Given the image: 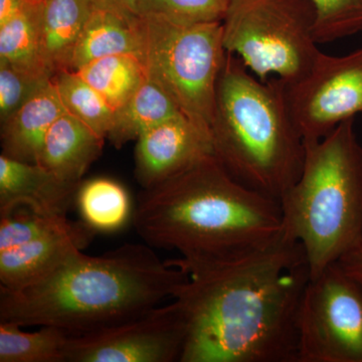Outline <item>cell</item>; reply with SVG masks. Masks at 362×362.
<instances>
[{
	"instance_id": "obj_1",
	"label": "cell",
	"mask_w": 362,
	"mask_h": 362,
	"mask_svg": "<svg viewBox=\"0 0 362 362\" xmlns=\"http://www.w3.org/2000/svg\"><path fill=\"white\" fill-rule=\"evenodd\" d=\"M310 269L283 238L252 258L189 273L176 294L187 319L181 362H297V316Z\"/></svg>"
},
{
	"instance_id": "obj_2",
	"label": "cell",
	"mask_w": 362,
	"mask_h": 362,
	"mask_svg": "<svg viewBox=\"0 0 362 362\" xmlns=\"http://www.w3.org/2000/svg\"><path fill=\"white\" fill-rule=\"evenodd\" d=\"M145 244L175 250L188 274L239 263L284 238L280 202L233 180L214 154L140 195L132 216Z\"/></svg>"
},
{
	"instance_id": "obj_3",
	"label": "cell",
	"mask_w": 362,
	"mask_h": 362,
	"mask_svg": "<svg viewBox=\"0 0 362 362\" xmlns=\"http://www.w3.org/2000/svg\"><path fill=\"white\" fill-rule=\"evenodd\" d=\"M188 280L187 271L162 261L147 244H124L100 256L80 251L37 284L21 291L0 287V322L88 334L156 308Z\"/></svg>"
},
{
	"instance_id": "obj_4",
	"label": "cell",
	"mask_w": 362,
	"mask_h": 362,
	"mask_svg": "<svg viewBox=\"0 0 362 362\" xmlns=\"http://www.w3.org/2000/svg\"><path fill=\"white\" fill-rule=\"evenodd\" d=\"M249 71L226 52L211 124L214 156L233 180L280 202L301 175L305 144L288 108L285 83L262 81Z\"/></svg>"
},
{
	"instance_id": "obj_5",
	"label": "cell",
	"mask_w": 362,
	"mask_h": 362,
	"mask_svg": "<svg viewBox=\"0 0 362 362\" xmlns=\"http://www.w3.org/2000/svg\"><path fill=\"white\" fill-rule=\"evenodd\" d=\"M280 204L285 235L303 247L310 278L362 247V145L354 118L305 143L301 175Z\"/></svg>"
},
{
	"instance_id": "obj_6",
	"label": "cell",
	"mask_w": 362,
	"mask_h": 362,
	"mask_svg": "<svg viewBox=\"0 0 362 362\" xmlns=\"http://www.w3.org/2000/svg\"><path fill=\"white\" fill-rule=\"evenodd\" d=\"M315 23L311 0H228L221 21L223 45L259 80L276 75L292 84L321 54Z\"/></svg>"
},
{
	"instance_id": "obj_7",
	"label": "cell",
	"mask_w": 362,
	"mask_h": 362,
	"mask_svg": "<svg viewBox=\"0 0 362 362\" xmlns=\"http://www.w3.org/2000/svg\"><path fill=\"white\" fill-rule=\"evenodd\" d=\"M147 78L190 120L211 131L216 85L226 51L221 21L183 23L141 16Z\"/></svg>"
},
{
	"instance_id": "obj_8",
	"label": "cell",
	"mask_w": 362,
	"mask_h": 362,
	"mask_svg": "<svg viewBox=\"0 0 362 362\" xmlns=\"http://www.w3.org/2000/svg\"><path fill=\"white\" fill-rule=\"evenodd\" d=\"M297 334V362H362V284L338 262L309 279Z\"/></svg>"
},
{
	"instance_id": "obj_9",
	"label": "cell",
	"mask_w": 362,
	"mask_h": 362,
	"mask_svg": "<svg viewBox=\"0 0 362 362\" xmlns=\"http://www.w3.org/2000/svg\"><path fill=\"white\" fill-rule=\"evenodd\" d=\"M285 93L304 144L319 141L362 113V47L345 56L321 52L305 77L285 83Z\"/></svg>"
},
{
	"instance_id": "obj_10",
	"label": "cell",
	"mask_w": 362,
	"mask_h": 362,
	"mask_svg": "<svg viewBox=\"0 0 362 362\" xmlns=\"http://www.w3.org/2000/svg\"><path fill=\"white\" fill-rule=\"evenodd\" d=\"M187 333L185 312L175 299L113 327L71 337L66 362L180 361Z\"/></svg>"
},
{
	"instance_id": "obj_11",
	"label": "cell",
	"mask_w": 362,
	"mask_h": 362,
	"mask_svg": "<svg viewBox=\"0 0 362 362\" xmlns=\"http://www.w3.org/2000/svg\"><path fill=\"white\" fill-rule=\"evenodd\" d=\"M214 154L211 131L185 115L145 131L136 140L135 175L144 189Z\"/></svg>"
},
{
	"instance_id": "obj_12",
	"label": "cell",
	"mask_w": 362,
	"mask_h": 362,
	"mask_svg": "<svg viewBox=\"0 0 362 362\" xmlns=\"http://www.w3.org/2000/svg\"><path fill=\"white\" fill-rule=\"evenodd\" d=\"M96 233L76 221L65 230L0 252V287L21 291L37 284L82 251Z\"/></svg>"
},
{
	"instance_id": "obj_13",
	"label": "cell",
	"mask_w": 362,
	"mask_h": 362,
	"mask_svg": "<svg viewBox=\"0 0 362 362\" xmlns=\"http://www.w3.org/2000/svg\"><path fill=\"white\" fill-rule=\"evenodd\" d=\"M78 187L40 164L0 156V207L25 204L42 213L66 216Z\"/></svg>"
},
{
	"instance_id": "obj_14",
	"label": "cell",
	"mask_w": 362,
	"mask_h": 362,
	"mask_svg": "<svg viewBox=\"0 0 362 362\" xmlns=\"http://www.w3.org/2000/svg\"><path fill=\"white\" fill-rule=\"evenodd\" d=\"M143 49L142 18L121 11L107 0H99L76 45L71 71L112 54H138L143 57Z\"/></svg>"
},
{
	"instance_id": "obj_15",
	"label": "cell",
	"mask_w": 362,
	"mask_h": 362,
	"mask_svg": "<svg viewBox=\"0 0 362 362\" xmlns=\"http://www.w3.org/2000/svg\"><path fill=\"white\" fill-rule=\"evenodd\" d=\"M104 140L66 112L47 131L35 163L59 180L80 185L88 169L101 156Z\"/></svg>"
},
{
	"instance_id": "obj_16",
	"label": "cell",
	"mask_w": 362,
	"mask_h": 362,
	"mask_svg": "<svg viewBox=\"0 0 362 362\" xmlns=\"http://www.w3.org/2000/svg\"><path fill=\"white\" fill-rule=\"evenodd\" d=\"M66 112L51 80L1 123L2 154L35 163L47 131Z\"/></svg>"
},
{
	"instance_id": "obj_17",
	"label": "cell",
	"mask_w": 362,
	"mask_h": 362,
	"mask_svg": "<svg viewBox=\"0 0 362 362\" xmlns=\"http://www.w3.org/2000/svg\"><path fill=\"white\" fill-rule=\"evenodd\" d=\"M99 0H44L42 56L52 76L71 70L74 51Z\"/></svg>"
},
{
	"instance_id": "obj_18",
	"label": "cell",
	"mask_w": 362,
	"mask_h": 362,
	"mask_svg": "<svg viewBox=\"0 0 362 362\" xmlns=\"http://www.w3.org/2000/svg\"><path fill=\"white\" fill-rule=\"evenodd\" d=\"M180 115L185 114L168 93L147 78L130 99L115 111L107 139L121 147L137 140L145 131Z\"/></svg>"
},
{
	"instance_id": "obj_19",
	"label": "cell",
	"mask_w": 362,
	"mask_h": 362,
	"mask_svg": "<svg viewBox=\"0 0 362 362\" xmlns=\"http://www.w3.org/2000/svg\"><path fill=\"white\" fill-rule=\"evenodd\" d=\"M44 0H32L11 20L0 25V64L52 77L42 56Z\"/></svg>"
},
{
	"instance_id": "obj_20",
	"label": "cell",
	"mask_w": 362,
	"mask_h": 362,
	"mask_svg": "<svg viewBox=\"0 0 362 362\" xmlns=\"http://www.w3.org/2000/svg\"><path fill=\"white\" fill-rule=\"evenodd\" d=\"M81 218L95 233L117 232L132 221L134 209L118 181L98 177L81 182L75 199Z\"/></svg>"
},
{
	"instance_id": "obj_21",
	"label": "cell",
	"mask_w": 362,
	"mask_h": 362,
	"mask_svg": "<svg viewBox=\"0 0 362 362\" xmlns=\"http://www.w3.org/2000/svg\"><path fill=\"white\" fill-rule=\"evenodd\" d=\"M75 71L103 96L114 111L120 109L147 78L144 59L138 54L104 57Z\"/></svg>"
},
{
	"instance_id": "obj_22",
	"label": "cell",
	"mask_w": 362,
	"mask_h": 362,
	"mask_svg": "<svg viewBox=\"0 0 362 362\" xmlns=\"http://www.w3.org/2000/svg\"><path fill=\"white\" fill-rule=\"evenodd\" d=\"M21 328L0 322V362H66L69 333L52 326L33 332Z\"/></svg>"
},
{
	"instance_id": "obj_23",
	"label": "cell",
	"mask_w": 362,
	"mask_h": 362,
	"mask_svg": "<svg viewBox=\"0 0 362 362\" xmlns=\"http://www.w3.org/2000/svg\"><path fill=\"white\" fill-rule=\"evenodd\" d=\"M66 111L107 139L115 111L103 96L75 71L65 70L52 78Z\"/></svg>"
},
{
	"instance_id": "obj_24",
	"label": "cell",
	"mask_w": 362,
	"mask_h": 362,
	"mask_svg": "<svg viewBox=\"0 0 362 362\" xmlns=\"http://www.w3.org/2000/svg\"><path fill=\"white\" fill-rule=\"evenodd\" d=\"M66 216L45 214L25 204L0 207V252L71 228Z\"/></svg>"
},
{
	"instance_id": "obj_25",
	"label": "cell",
	"mask_w": 362,
	"mask_h": 362,
	"mask_svg": "<svg viewBox=\"0 0 362 362\" xmlns=\"http://www.w3.org/2000/svg\"><path fill=\"white\" fill-rule=\"evenodd\" d=\"M316 9L317 44L362 33V0H311Z\"/></svg>"
},
{
	"instance_id": "obj_26",
	"label": "cell",
	"mask_w": 362,
	"mask_h": 362,
	"mask_svg": "<svg viewBox=\"0 0 362 362\" xmlns=\"http://www.w3.org/2000/svg\"><path fill=\"white\" fill-rule=\"evenodd\" d=\"M228 0H144L143 16L154 14L183 23L223 21Z\"/></svg>"
},
{
	"instance_id": "obj_27",
	"label": "cell",
	"mask_w": 362,
	"mask_h": 362,
	"mask_svg": "<svg viewBox=\"0 0 362 362\" xmlns=\"http://www.w3.org/2000/svg\"><path fill=\"white\" fill-rule=\"evenodd\" d=\"M52 77L0 64V121L4 123L44 88Z\"/></svg>"
},
{
	"instance_id": "obj_28",
	"label": "cell",
	"mask_w": 362,
	"mask_h": 362,
	"mask_svg": "<svg viewBox=\"0 0 362 362\" xmlns=\"http://www.w3.org/2000/svg\"><path fill=\"white\" fill-rule=\"evenodd\" d=\"M338 263L343 270L362 284V247L343 257Z\"/></svg>"
},
{
	"instance_id": "obj_29",
	"label": "cell",
	"mask_w": 362,
	"mask_h": 362,
	"mask_svg": "<svg viewBox=\"0 0 362 362\" xmlns=\"http://www.w3.org/2000/svg\"><path fill=\"white\" fill-rule=\"evenodd\" d=\"M32 0H0V25L25 8Z\"/></svg>"
},
{
	"instance_id": "obj_30",
	"label": "cell",
	"mask_w": 362,
	"mask_h": 362,
	"mask_svg": "<svg viewBox=\"0 0 362 362\" xmlns=\"http://www.w3.org/2000/svg\"><path fill=\"white\" fill-rule=\"evenodd\" d=\"M107 1L131 16H138V18L143 16L144 0H107Z\"/></svg>"
}]
</instances>
